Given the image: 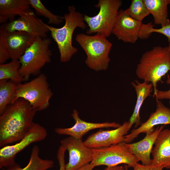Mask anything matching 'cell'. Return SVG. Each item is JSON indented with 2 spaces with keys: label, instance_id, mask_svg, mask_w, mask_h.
Here are the masks:
<instances>
[{
  "label": "cell",
  "instance_id": "d6986e66",
  "mask_svg": "<svg viewBox=\"0 0 170 170\" xmlns=\"http://www.w3.org/2000/svg\"><path fill=\"white\" fill-rule=\"evenodd\" d=\"M131 84L135 91L137 100L133 112L129 120V130L133 125L134 124L135 128H137L141 124L139 116L141 108L145 99L154 92L153 86L151 83L145 82H140L136 80L132 82Z\"/></svg>",
  "mask_w": 170,
  "mask_h": 170
},
{
  "label": "cell",
  "instance_id": "5bb4252c",
  "mask_svg": "<svg viewBox=\"0 0 170 170\" xmlns=\"http://www.w3.org/2000/svg\"><path fill=\"white\" fill-rule=\"evenodd\" d=\"M156 105L155 111L151 114L149 119L138 128L133 129L130 133L125 136V143L132 142L140 133L146 134L152 133L156 126L170 124V108L165 106L160 100H156Z\"/></svg>",
  "mask_w": 170,
  "mask_h": 170
},
{
  "label": "cell",
  "instance_id": "44dd1931",
  "mask_svg": "<svg viewBox=\"0 0 170 170\" xmlns=\"http://www.w3.org/2000/svg\"><path fill=\"white\" fill-rule=\"evenodd\" d=\"M146 8L153 16L155 24L163 26L170 24L168 19L169 0H143Z\"/></svg>",
  "mask_w": 170,
  "mask_h": 170
},
{
  "label": "cell",
  "instance_id": "d590c367",
  "mask_svg": "<svg viewBox=\"0 0 170 170\" xmlns=\"http://www.w3.org/2000/svg\"><path fill=\"white\" fill-rule=\"evenodd\" d=\"M169 104L170 105V100H169Z\"/></svg>",
  "mask_w": 170,
  "mask_h": 170
},
{
  "label": "cell",
  "instance_id": "4316f807",
  "mask_svg": "<svg viewBox=\"0 0 170 170\" xmlns=\"http://www.w3.org/2000/svg\"><path fill=\"white\" fill-rule=\"evenodd\" d=\"M152 22L144 24L143 29L145 37L149 38L153 33H159L166 36L167 38L168 46L170 47V24L162 26L160 28H155Z\"/></svg>",
  "mask_w": 170,
  "mask_h": 170
},
{
  "label": "cell",
  "instance_id": "3957f363",
  "mask_svg": "<svg viewBox=\"0 0 170 170\" xmlns=\"http://www.w3.org/2000/svg\"><path fill=\"white\" fill-rule=\"evenodd\" d=\"M69 13L64 17L65 24L60 28H55L44 23L48 29L52 38L56 42L60 54L61 62L69 61L72 56L77 52V49L72 45L73 32L77 27L83 29L87 27L84 22V16L76 12L74 6L68 7Z\"/></svg>",
  "mask_w": 170,
  "mask_h": 170
},
{
  "label": "cell",
  "instance_id": "ffe728a7",
  "mask_svg": "<svg viewBox=\"0 0 170 170\" xmlns=\"http://www.w3.org/2000/svg\"><path fill=\"white\" fill-rule=\"evenodd\" d=\"M28 0H0V23L14 20L16 15L30 9Z\"/></svg>",
  "mask_w": 170,
  "mask_h": 170
},
{
  "label": "cell",
  "instance_id": "52a82bcc",
  "mask_svg": "<svg viewBox=\"0 0 170 170\" xmlns=\"http://www.w3.org/2000/svg\"><path fill=\"white\" fill-rule=\"evenodd\" d=\"M122 4L120 0H99L95 6L99 9L98 14L92 17L84 16V21L89 27L86 34L96 33L106 38L109 37L112 33Z\"/></svg>",
  "mask_w": 170,
  "mask_h": 170
},
{
  "label": "cell",
  "instance_id": "d6a6232c",
  "mask_svg": "<svg viewBox=\"0 0 170 170\" xmlns=\"http://www.w3.org/2000/svg\"><path fill=\"white\" fill-rule=\"evenodd\" d=\"M103 170H125V168L122 166L107 167Z\"/></svg>",
  "mask_w": 170,
  "mask_h": 170
},
{
  "label": "cell",
  "instance_id": "8d00e7d4",
  "mask_svg": "<svg viewBox=\"0 0 170 170\" xmlns=\"http://www.w3.org/2000/svg\"><path fill=\"white\" fill-rule=\"evenodd\" d=\"M98 170V169H97V170Z\"/></svg>",
  "mask_w": 170,
  "mask_h": 170
},
{
  "label": "cell",
  "instance_id": "4fadbf2b",
  "mask_svg": "<svg viewBox=\"0 0 170 170\" xmlns=\"http://www.w3.org/2000/svg\"><path fill=\"white\" fill-rule=\"evenodd\" d=\"M129 121L125 122L120 127L111 130L100 129L90 135L83 142L91 149L108 147L124 142L125 137L129 131Z\"/></svg>",
  "mask_w": 170,
  "mask_h": 170
},
{
  "label": "cell",
  "instance_id": "836d02e7",
  "mask_svg": "<svg viewBox=\"0 0 170 170\" xmlns=\"http://www.w3.org/2000/svg\"><path fill=\"white\" fill-rule=\"evenodd\" d=\"M125 170H128V167L127 165L125 164L124 166Z\"/></svg>",
  "mask_w": 170,
  "mask_h": 170
},
{
  "label": "cell",
  "instance_id": "8992f818",
  "mask_svg": "<svg viewBox=\"0 0 170 170\" xmlns=\"http://www.w3.org/2000/svg\"><path fill=\"white\" fill-rule=\"evenodd\" d=\"M51 42L49 38L37 37L20 58V72L25 81L31 76L39 74L42 68L50 62Z\"/></svg>",
  "mask_w": 170,
  "mask_h": 170
},
{
  "label": "cell",
  "instance_id": "6da1fadb",
  "mask_svg": "<svg viewBox=\"0 0 170 170\" xmlns=\"http://www.w3.org/2000/svg\"><path fill=\"white\" fill-rule=\"evenodd\" d=\"M37 112L22 98L9 105L0 114V146L22 139L33 123Z\"/></svg>",
  "mask_w": 170,
  "mask_h": 170
},
{
  "label": "cell",
  "instance_id": "484cf974",
  "mask_svg": "<svg viewBox=\"0 0 170 170\" xmlns=\"http://www.w3.org/2000/svg\"><path fill=\"white\" fill-rule=\"evenodd\" d=\"M124 10L128 15L141 22L150 14L143 0H132L129 7Z\"/></svg>",
  "mask_w": 170,
  "mask_h": 170
},
{
  "label": "cell",
  "instance_id": "8fae6325",
  "mask_svg": "<svg viewBox=\"0 0 170 170\" xmlns=\"http://www.w3.org/2000/svg\"><path fill=\"white\" fill-rule=\"evenodd\" d=\"M0 27L8 31H24L42 38L47 37L50 31L42 20L31 10L22 13L18 19L3 24Z\"/></svg>",
  "mask_w": 170,
  "mask_h": 170
},
{
  "label": "cell",
  "instance_id": "30bf717a",
  "mask_svg": "<svg viewBox=\"0 0 170 170\" xmlns=\"http://www.w3.org/2000/svg\"><path fill=\"white\" fill-rule=\"evenodd\" d=\"M37 37L26 32L8 31L0 28V43L7 51L11 60H19Z\"/></svg>",
  "mask_w": 170,
  "mask_h": 170
},
{
  "label": "cell",
  "instance_id": "5b68a950",
  "mask_svg": "<svg viewBox=\"0 0 170 170\" xmlns=\"http://www.w3.org/2000/svg\"><path fill=\"white\" fill-rule=\"evenodd\" d=\"M53 95L47 77L42 73L29 82L17 84L12 103L22 98L37 111L43 110L49 107Z\"/></svg>",
  "mask_w": 170,
  "mask_h": 170
},
{
  "label": "cell",
  "instance_id": "7402d4cb",
  "mask_svg": "<svg viewBox=\"0 0 170 170\" xmlns=\"http://www.w3.org/2000/svg\"><path fill=\"white\" fill-rule=\"evenodd\" d=\"M39 148L37 145L34 146L31 150L30 157L27 165L21 168L19 165L15 163L3 170H47L54 167L52 160L43 159L39 156Z\"/></svg>",
  "mask_w": 170,
  "mask_h": 170
},
{
  "label": "cell",
  "instance_id": "f546056e",
  "mask_svg": "<svg viewBox=\"0 0 170 170\" xmlns=\"http://www.w3.org/2000/svg\"><path fill=\"white\" fill-rule=\"evenodd\" d=\"M133 170H162V166H155L152 165H145L137 163L133 167Z\"/></svg>",
  "mask_w": 170,
  "mask_h": 170
},
{
  "label": "cell",
  "instance_id": "ac0fdd59",
  "mask_svg": "<svg viewBox=\"0 0 170 170\" xmlns=\"http://www.w3.org/2000/svg\"><path fill=\"white\" fill-rule=\"evenodd\" d=\"M154 145L151 152V165L170 169V129H163L160 132Z\"/></svg>",
  "mask_w": 170,
  "mask_h": 170
},
{
  "label": "cell",
  "instance_id": "ba28073f",
  "mask_svg": "<svg viewBox=\"0 0 170 170\" xmlns=\"http://www.w3.org/2000/svg\"><path fill=\"white\" fill-rule=\"evenodd\" d=\"M93 159L91 163L94 167L105 165L113 167L124 164L133 167L139 161L130 151L125 142L110 146L91 149Z\"/></svg>",
  "mask_w": 170,
  "mask_h": 170
},
{
  "label": "cell",
  "instance_id": "2e32d148",
  "mask_svg": "<svg viewBox=\"0 0 170 170\" xmlns=\"http://www.w3.org/2000/svg\"><path fill=\"white\" fill-rule=\"evenodd\" d=\"M71 116L75 121V124L69 128H56L54 129V131L56 133L60 135H67L82 139L83 136L91 130L99 128H117L121 125L115 122L100 123L85 122L79 117L78 112L76 110L73 111Z\"/></svg>",
  "mask_w": 170,
  "mask_h": 170
},
{
  "label": "cell",
  "instance_id": "7a4b0ae2",
  "mask_svg": "<svg viewBox=\"0 0 170 170\" xmlns=\"http://www.w3.org/2000/svg\"><path fill=\"white\" fill-rule=\"evenodd\" d=\"M170 70V47L156 46L142 55L136 70L138 77L152 84L154 94L157 83Z\"/></svg>",
  "mask_w": 170,
  "mask_h": 170
},
{
  "label": "cell",
  "instance_id": "9c48e42d",
  "mask_svg": "<svg viewBox=\"0 0 170 170\" xmlns=\"http://www.w3.org/2000/svg\"><path fill=\"white\" fill-rule=\"evenodd\" d=\"M47 135L46 129L33 122L24 137L18 142L11 145H5L0 149V168H8L15 163L16 155L31 144L44 139Z\"/></svg>",
  "mask_w": 170,
  "mask_h": 170
},
{
  "label": "cell",
  "instance_id": "4dcf8cb0",
  "mask_svg": "<svg viewBox=\"0 0 170 170\" xmlns=\"http://www.w3.org/2000/svg\"><path fill=\"white\" fill-rule=\"evenodd\" d=\"M10 59L9 54L3 45L0 43V64L5 63Z\"/></svg>",
  "mask_w": 170,
  "mask_h": 170
},
{
  "label": "cell",
  "instance_id": "7c38bea8",
  "mask_svg": "<svg viewBox=\"0 0 170 170\" xmlns=\"http://www.w3.org/2000/svg\"><path fill=\"white\" fill-rule=\"evenodd\" d=\"M61 146L69 152V162L66 170H77L91 162L93 159L92 149L86 147L82 139L69 136L61 140Z\"/></svg>",
  "mask_w": 170,
  "mask_h": 170
},
{
  "label": "cell",
  "instance_id": "e0dca14e",
  "mask_svg": "<svg viewBox=\"0 0 170 170\" xmlns=\"http://www.w3.org/2000/svg\"><path fill=\"white\" fill-rule=\"evenodd\" d=\"M164 125L158 126L152 133L146 134L145 137L139 142L127 143L126 145L130 151L142 164L145 165L151 164L150 156L156 138L160 132L164 128Z\"/></svg>",
  "mask_w": 170,
  "mask_h": 170
},
{
  "label": "cell",
  "instance_id": "603a6c76",
  "mask_svg": "<svg viewBox=\"0 0 170 170\" xmlns=\"http://www.w3.org/2000/svg\"><path fill=\"white\" fill-rule=\"evenodd\" d=\"M19 60H12L8 63L0 64V80H9L18 84L25 80L20 72Z\"/></svg>",
  "mask_w": 170,
  "mask_h": 170
},
{
  "label": "cell",
  "instance_id": "1f68e13d",
  "mask_svg": "<svg viewBox=\"0 0 170 170\" xmlns=\"http://www.w3.org/2000/svg\"><path fill=\"white\" fill-rule=\"evenodd\" d=\"M94 167V166L90 162L85 165L77 170H92Z\"/></svg>",
  "mask_w": 170,
  "mask_h": 170
},
{
  "label": "cell",
  "instance_id": "d4e9b609",
  "mask_svg": "<svg viewBox=\"0 0 170 170\" xmlns=\"http://www.w3.org/2000/svg\"><path fill=\"white\" fill-rule=\"evenodd\" d=\"M29 4L35 10L37 14L48 20L49 24L59 25L63 21L64 17L59 16L51 12L43 5L40 0H28Z\"/></svg>",
  "mask_w": 170,
  "mask_h": 170
},
{
  "label": "cell",
  "instance_id": "83f0119b",
  "mask_svg": "<svg viewBox=\"0 0 170 170\" xmlns=\"http://www.w3.org/2000/svg\"><path fill=\"white\" fill-rule=\"evenodd\" d=\"M166 83L170 84V76H167ZM153 96L155 97L156 100H160L167 99L170 100V88L166 91L160 90L157 89L156 92L153 94Z\"/></svg>",
  "mask_w": 170,
  "mask_h": 170
},
{
  "label": "cell",
  "instance_id": "cb8c5ba5",
  "mask_svg": "<svg viewBox=\"0 0 170 170\" xmlns=\"http://www.w3.org/2000/svg\"><path fill=\"white\" fill-rule=\"evenodd\" d=\"M17 84L10 80H0V114L13 102Z\"/></svg>",
  "mask_w": 170,
  "mask_h": 170
},
{
  "label": "cell",
  "instance_id": "277c9868",
  "mask_svg": "<svg viewBox=\"0 0 170 170\" xmlns=\"http://www.w3.org/2000/svg\"><path fill=\"white\" fill-rule=\"evenodd\" d=\"M75 39L86 54L85 63L88 67L96 71L108 68L112 44L106 37L99 34L90 36L82 33Z\"/></svg>",
  "mask_w": 170,
  "mask_h": 170
},
{
  "label": "cell",
  "instance_id": "9a60e30c",
  "mask_svg": "<svg viewBox=\"0 0 170 170\" xmlns=\"http://www.w3.org/2000/svg\"><path fill=\"white\" fill-rule=\"evenodd\" d=\"M142 24L128 15L124 10H119L112 33L119 40L133 44L139 38Z\"/></svg>",
  "mask_w": 170,
  "mask_h": 170
},
{
  "label": "cell",
  "instance_id": "f1b7e54d",
  "mask_svg": "<svg viewBox=\"0 0 170 170\" xmlns=\"http://www.w3.org/2000/svg\"><path fill=\"white\" fill-rule=\"evenodd\" d=\"M66 151V150L61 145L58 150L57 157L59 165V170H66L65 159Z\"/></svg>",
  "mask_w": 170,
  "mask_h": 170
},
{
  "label": "cell",
  "instance_id": "e575fe53",
  "mask_svg": "<svg viewBox=\"0 0 170 170\" xmlns=\"http://www.w3.org/2000/svg\"><path fill=\"white\" fill-rule=\"evenodd\" d=\"M169 4H170V0H169Z\"/></svg>",
  "mask_w": 170,
  "mask_h": 170
}]
</instances>
